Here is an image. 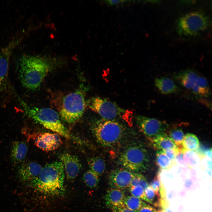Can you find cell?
<instances>
[{
    "label": "cell",
    "mask_w": 212,
    "mask_h": 212,
    "mask_svg": "<svg viewBox=\"0 0 212 212\" xmlns=\"http://www.w3.org/2000/svg\"><path fill=\"white\" fill-rule=\"evenodd\" d=\"M210 22L209 16L202 11L188 13L178 19L177 32L181 36H196L207 29Z\"/></svg>",
    "instance_id": "5"
},
{
    "label": "cell",
    "mask_w": 212,
    "mask_h": 212,
    "mask_svg": "<svg viewBox=\"0 0 212 212\" xmlns=\"http://www.w3.org/2000/svg\"><path fill=\"white\" fill-rule=\"evenodd\" d=\"M97 142L104 147H111L120 143L125 137L123 125L116 120L101 119L97 120L91 127Z\"/></svg>",
    "instance_id": "4"
},
{
    "label": "cell",
    "mask_w": 212,
    "mask_h": 212,
    "mask_svg": "<svg viewBox=\"0 0 212 212\" xmlns=\"http://www.w3.org/2000/svg\"><path fill=\"white\" fill-rule=\"evenodd\" d=\"M20 42L14 37L0 51V106L7 104L11 95L9 78V61L14 49Z\"/></svg>",
    "instance_id": "8"
},
{
    "label": "cell",
    "mask_w": 212,
    "mask_h": 212,
    "mask_svg": "<svg viewBox=\"0 0 212 212\" xmlns=\"http://www.w3.org/2000/svg\"><path fill=\"white\" fill-rule=\"evenodd\" d=\"M184 159L186 166L191 168L199 166L201 160L198 154L195 152L184 149Z\"/></svg>",
    "instance_id": "24"
},
{
    "label": "cell",
    "mask_w": 212,
    "mask_h": 212,
    "mask_svg": "<svg viewBox=\"0 0 212 212\" xmlns=\"http://www.w3.org/2000/svg\"><path fill=\"white\" fill-rule=\"evenodd\" d=\"M146 201L153 204L156 207H161L162 198L160 194H157L149 185L145 190Z\"/></svg>",
    "instance_id": "25"
},
{
    "label": "cell",
    "mask_w": 212,
    "mask_h": 212,
    "mask_svg": "<svg viewBox=\"0 0 212 212\" xmlns=\"http://www.w3.org/2000/svg\"><path fill=\"white\" fill-rule=\"evenodd\" d=\"M33 136L35 145L45 152L54 150L62 144L59 135L57 133L41 132L36 134Z\"/></svg>",
    "instance_id": "11"
},
{
    "label": "cell",
    "mask_w": 212,
    "mask_h": 212,
    "mask_svg": "<svg viewBox=\"0 0 212 212\" xmlns=\"http://www.w3.org/2000/svg\"><path fill=\"white\" fill-rule=\"evenodd\" d=\"M18 99L26 116L46 128L56 132L66 139L82 143V141L73 135L62 123L59 115L49 108L32 107L18 96Z\"/></svg>",
    "instance_id": "3"
},
{
    "label": "cell",
    "mask_w": 212,
    "mask_h": 212,
    "mask_svg": "<svg viewBox=\"0 0 212 212\" xmlns=\"http://www.w3.org/2000/svg\"><path fill=\"white\" fill-rule=\"evenodd\" d=\"M105 1L108 5H113L124 3L126 1H127L108 0H106Z\"/></svg>",
    "instance_id": "36"
},
{
    "label": "cell",
    "mask_w": 212,
    "mask_h": 212,
    "mask_svg": "<svg viewBox=\"0 0 212 212\" xmlns=\"http://www.w3.org/2000/svg\"><path fill=\"white\" fill-rule=\"evenodd\" d=\"M118 162L124 168L138 173L148 169L150 159L147 150L143 146L133 145L122 152L119 157Z\"/></svg>",
    "instance_id": "7"
},
{
    "label": "cell",
    "mask_w": 212,
    "mask_h": 212,
    "mask_svg": "<svg viewBox=\"0 0 212 212\" xmlns=\"http://www.w3.org/2000/svg\"><path fill=\"white\" fill-rule=\"evenodd\" d=\"M191 90L193 94L200 97H207L211 94L208 81L201 76H198Z\"/></svg>",
    "instance_id": "19"
},
{
    "label": "cell",
    "mask_w": 212,
    "mask_h": 212,
    "mask_svg": "<svg viewBox=\"0 0 212 212\" xmlns=\"http://www.w3.org/2000/svg\"><path fill=\"white\" fill-rule=\"evenodd\" d=\"M156 210L146 203L138 210V212H156Z\"/></svg>",
    "instance_id": "35"
},
{
    "label": "cell",
    "mask_w": 212,
    "mask_h": 212,
    "mask_svg": "<svg viewBox=\"0 0 212 212\" xmlns=\"http://www.w3.org/2000/svg\"><path fill=\"white\" fill-rule=\"evenodd\" d=\"M155 85L160 92L163 94L175 93L180 90L174 82L167 77L156 78L155 80Z\"/></svg>",
    "instance_id": "18"
},
{
    "label": "cell",
    "mask_w": 212,
    "mask_h": 212,
    "mask_svg": "<svg viewBox=\"0 0 212 212\" xmlns=\"http://www.w3.org/2000/svg\"><path fill=\"white\" fill-rule=\"evenodd\" d=\"M19 79L23 86L30 90L38 88L53 68L52 62L38 56L24 55L19 62Z\"/></svg>",
    "instance_id": "1"
},
{
    "label": "cell",
    "mask_w": 212,
    "mask_h": 212,
    "mask_svg": "<svg viewBox=\"0 0 212 212\" xmlns=\"http://www.w3.org/2000/svg\"><path fill=\"white\" fill-rule=\"evenodd\" d=\"M182 145L185 150L195 152L199 147V142L196 135L187 133L184 136Z\"/></svg>",
    "instance_id": "23"
},
{
    "label": "cell",
    "mask_w": 212,
    "mask_h": 212,
    "mask_svg": "<svg viewBox=\"0 0 212 212\" xmlns=\"http://www.w3.org/2000/svg\"><path fill=\"white\" fill-rule=\"evenodd\" d=\"M178 148L175 149H170L163 150L170 160L175 163V156Z\"/></svg>",
    "instance_id": "33"
},
{
    "label": "cell",
    "mask_w": 212,
    "mask_h": 212,
    "mask_svg": "<svg viewBox=\"0 0 212 212\" xmlns=\"http://www.w3.org/2000/svg\"><path fill=\"white\" fill-rule=\"evenodd\" d=\"M136 121L140 130L150 142L165 133L169 128L168 125L165 122L144 116H137Z\"/></svg>",
    "instance_id": "10"
},
{
    "label": "cell",
    "mask_w": 212,
    "mask_h": 212,
    "mask_svg": "<svg viewBox=\"0 0 212 212\" xmlns=\"http://www.w3.org/2000/svg\"><path fill=\"white\" fill-rule=\"evenodd\" d=\"M184 149L183 147L178 148L175 156V159L177 162L180 165L186 167V165L184 159Z\"/></svg>",
    "instance_id": "32"
},
{
    "label": "cell",
    "mask_w": 212,
    "mask_h": 212,
    "mask_svg": "<svg viewBox=\"0 0 212 212\" xmlns=\"http://www.w3.org/2000/svg\"><path fill=\"white\" fill-rule=\"evenodd\" d=\"M86 106L98 114L102 119L116 120L124 117L127 112L114 102L99 97H92L86 102Z\"/></svg>",
    "instance_id": "9"
},
{
    "label": "cell",
    "mask_w": 212,
    "mask_h": 212,
    "mask_svg": "<svg viewBox=\"0 0 212 212\" xmlns=\"http://www.w3.org/2000/svg\"><path fill=\"white\" fill-rule=\"evenodd\" d=\"M114 212H136L126 207L124 204L111 209Z\"/></svg>",
    "instance_id": "34"
},
{
    "label": "cell",
    "mask_w": 212,
    "mask_h": 212,
    "mask_svg": "<svg viewBox=\"0 0 212 212\" xmlns=\"http://www.w3.org/2000/svg\"><path fill=\"white\" fill-rule=\"evenodd\" d=\"M169 137L175 143L178 148L183 147L182 143L184 134L181 127H173L168 131Z\"/></svg>",
    "instance_id": "28"
},
{
    "label": "cell",
    "mask_w": 212,
    "mask_h": 212,
    "mask_svg": "<svg viewBox=\"0 0 212 212\" xmlns=\"http://www.w3.org/2000/svg\"><path fill=\"white\" fill-rule=\"evenodd\" d=\"M99 177L96 173L90 170L84 173L83 179L86 185L92 188L97 186L99 181Z\"/></svg>",
    "instance_id": "27"
},
{
    "label": "cell",
    "mask_w": 212,
    "mask_h": 212,
    "mask_svg": "<svg viewBox=\"0 0 212 212\" xmlns=\"http://www.w3.org/2000/svg\"><path fill=\"white\" fill-rule=\"evenodd\" d=\"M42 168L40 164L36 162L24 163L18 168V177L21 181H32L38 176Z\"/></svg>",
    "instance_id": "14"
},
{
    "label": "cell",
    "mask_w": 212,
    "mask_h": 212,
    "mask_svg": "<svg viewBox=\"0 0 212 212\" xmlns=\"http://www.w3.org/2000/svg\"><path fill=\"white\" fill-rule=\"evenodd\" d=\"M87 162L90 170L99 177L104 172L106 168L105 163L101 157L97 156L90 158L87 159Z\"/></svg>",
    "instance_id": "21"
},
{
    "label": "cell",
    "mask_w": 212,
    "mask_h": 212,
    "mask_svg": "<svg viewBox=\"0 0 212 212\" xmlns=\"http://www.w3.org/2000/svg\"><path fill=\"white\" fill-rule=\"evenodd\" d=\"M124 203L127 208L136 212L146 204L141 199L132 196H125Z\"/></svg>",
    "instance_id": "26"
},
{
    "label": "cell",
    "mask_w": 212,
    "mask_h": 212,
    "mask_svg": "<svg viewBox=\"0 0 212 212\" xmlns=\"http://www.w3.org/2000/svg\"><path fill=\"white\" fill-rule=\"evenodd\" d=\"M130 188V192L132 196L146 201L145 190L142 187L137 186Z\"/></svg>",
    "instance_id": "30"
},
{
    "label": "cell",
    "mask_w": 212,
    "mask_h": 212,
    "mask_svg": "<svg viewBox=\"0 0 212 212\" xmlns=\"http://www.w3.org/2000/svg\"><path fill=\"white\" fill-rule=\"evenodd\" d=\"M134 173L125 168L112 171L109 177V183L113 188L122 190L130 188Z\"/></svg>",
    "instance_id": "12"
},
{
    "label": "cell",
    "mask_w": 212,
    "mask_h": 212,
    "mask_svg": "<svg viewBox=\"0 0 212 212\" xmlns=\"http://www.w3.org/2000/svg\"><path fill=\"white\" fill-rule=\"evenodd\" d=\"M65 177L64 166L61 161H55L43 167L38 176L31 182L30 185L45 194L63 196Z\"/></svg>",
    "instance_id": "2"
},
{
    "label": "cell",
    "mask_w": 212,
    "mask_h": 212,
    "mask_svg": "<svg viewBox=\"0 0 212 212\" xmlns=\"http://www.w3.org/2000/svg\"><path fill=\"white\" fill-rule=\"evenodd\" d=\"M193 184V182L191 179H187L184 182V185L187 188H190Z\"/></svg>",
    "instance_id": "37"
},
{
    "label": "cell",
    "mask_w": 212,
    "mask_h": 212,
    "mask_svg": "<svg viewBox=\"0 0 212 212\" xmlns=\"http://www.w3.org/2000/svg\"><path fill=\"white\" fill-rule=\"evenodd\" d=\"M149 186L155 193L157 194L160 195L159 192H160L162 185L161 183L159 173L155 177Z\"/></svg>",
    "instance_id": "31"
},
{
    "label": "cell",
    "mask_w": 212,
    "mask_h": 212,
    "mask_svg": "<svg viewBox=\"0 0 212 212\" xmlns=\"http://www.w3.org/2000/svg\"><path fill=\"white\" fill-rule=\"evenodd\" d=\"M86 106L84 93L77 90L63 97L59 108V115L65 122L73 124L82 116Z\"/></svg>",
    "instance_id": "6"
},
{
    "label": "cell",
    "mask_w": 212,
    "mask_h": 212,
    "mask_svg": "<svg viewBox=\"0 0 212 212\" xmlns=\"http://www.w3.org/2000/svg\"><path fill=\"white\" fill-rule=\"evenodd\" d=\"M60 160L64 166L67 179L73 181L78 175L81 164L78 157L68 153H64L60 156Z\"/></svg>",
    "instance_id": "13"
},
{
    "label": "cell",
    "mask_w": 212,
    "mask_h": 212,
    "mask_svg": "<svg viewBox=\"0 0 212 212\" xmlns=\"http://www.w3.org/2000/svg\"><path fill=\"white\" fill-rule=\"evenodd\" d=\"M198 76L196 71L190 69L175 74L173 77L183 87L186 89L191 90Z\"/></svg>",
    "instance_id": "15"
},
{
    "label": "cell",
    "mask_w": 212,
    "mask_h": 212,
    "mask_svg": "<svg viewBox=\"0 0 212 212\" xmlns=\"http://www.w3.org/2000/svg\"><path fill=\"white\" fill-rule=\"evenodd\" d=\"M156 212H167V211L164 209H162L156 210Z\"/></svg>",
    "instance_id": "38"
},
{
    "label": "cell",
    "mask_w": 212,
    "mask_h": 212,
    "mask_svg": "<svg viewBox=\"0 0 212 212\" xmlns=\"http://www.w3.org/2000/svg\"><path fill=\"white\" fill-rule=\"evenodd\" d=\"M28 150V147L25 142L21 141L13 142L11 147V158L14 165L19 164L24 159Z\"/></svg>",
    "instance_id": "17"
},
{
    "label": "cell",
    "mask_w": 212,
    "mask_h": 212,
    "mask_svg": "<svg viewBox=\"0 0 212 212\" xmlns=\"http://www.w3.org/2000/svg\"><path fill=\"white\" fill-rule=\"evenodd\" d=\"M155 162L160 170H165L170 169L175 163L170 160L163 150H159L156 152Z\"/></svg>",
    "instance_id": "22"
},
{
    "label": "cell",
    "mask_w": 212,
    "mask_h": 212,
    "mask_svg": "<svg viewBox=\"0 0 212 212\" xmlns=\"http://www.w3.org/2000/svg\"><path fill=\"white\" fill-rule=\"evenodd\" d=\"M137 186H141L145 190L149 185L145 178L143 175L138 173H135L131 180L130 187Z\"/></svg>",
    "instance_id": "29"
},
{
    "label": "cell",
    "mask_w": 212,
    "mask_h": 212,
    "mask_svg": "<svg viewBox=\"0 0 212 212\" xmlns=\"http://www.w3.org/2000/svg\"><path fill=\"white\" fill-rule=\"evenodd\" d=\"M151 143L153 147L157 150H164L168 149L178 148L173 141L166 133L158 137Z\"/></svg>",
    "instance_id": "20"
},
{
    "label": "cell",
    "mask_w": 212,
    "mask_h": 212,
    "mask_svg": "<svg viewBox=\"0 0 212 212\" xmlns=\"http://www.w3.org/2000/svg\"><path fill=\"white\" fill-rule=\"evenodd\" d=\"M125 194L123 190L112 188L107 191L105 196L106 206L111 209L124 204Z\"/></svg>",
    "instance_id": "16"
}]
</instances>
